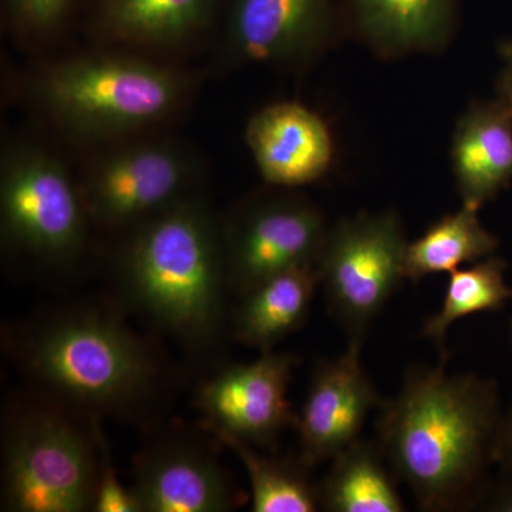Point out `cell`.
Returning a JSON list of instances; mask_svg holds the SVG:
<instances>
[{
	"mask_svg": "<svg viewBox=\"0 0 512 512\" xmlns=\"http://www.w3.org/2000/svg\"><path fill=\"white\" fill-rule=\"evenodd\" d=\"M497 99L503 101L512 116V67L505 66L497 83Z\"/></svg>",
	"mask_w": 512,
	"mask_h": 512,
	"instance_id": "cell-27",
	"label": "cell"
},
{
	"mask_svg": "<svg viewBox=\"0 0 512 512\" xmlns=\"http://www.w3.org/2000/svg\"><path fill=\"white\" fill-rule=\"evenodd\" d=\"M498 238L481 224L478 210L461 204L423 235L410 241L404 254V276L417 282L426 276L451 274L463 265L494 255Z\"/></svg>",
	"mask_w": 512,
	"mask_h": 512,
	"instance_id": "cell-20",
	"label": "cell"
},
{
	"mask_svg": "<svg viewBox=\"0 0 512 512\" xmlns=\"http://www.w3.org/2000/svg\"><path fill=\"white\" fill-rule=\"evenodd\" d=\"M451 171L461 202L480 211L512 184V116L503 101L471 104L451 137Z\"/></svg>",
	"mask_w": 512,
	"mask_h": 512,
	"instance_id": "cell-17",
	"label": "cell"
},
{
	"mask_svg": "<svg viewBox=\"0 0 512 512\" xmlns=\"http://www.w3.org/2000/svg\"><path fill=\"white\" fill-rule=\"evenodd\" d=\"M245 144L265 183L295 190L322 180L335 160V141L325 119L298 101H278L256 111Z\"/></svg>",
	"mask_w": 512,
	"mask_h": 512,
	"instance_id": "cell-13",
	"label": "cell"
},
{
	"mask_svg": "<svg viewBox=\"0 0 512 512\" xmlns=\"http://www.w3.org/2000/svg\"><path fill=\"white\" fill-rule=\"evenodd\" d=\"M141 512H221L234 505L227 474L210 451L187 440H161L134 466Z\"/></svg>",
	"mask_w": 512,
	"mask_h": 512,
	"instance_id": "cell-14",
	"label": "cell"
},
{
	"mask_svg": "<svg viewBox=\"0 0 512 512\" xmlns=\"http://www.w3.org/2000/svg\"><path fill=\"white\" fill-rule=\"evenodd\" d=\"M74 0H3L10 29L22 42L40 45L63 28Z\"/></svg>",
	"mask_w": 512,
	"mask_h": 512,
	"instance_id": "cell-23",
	"label": "cell"
},
{
	"mask_svg": "<svg viewBox=\"0 0 512 512\" xmlns=\"http://www.w3.org/2000/svg\"><path fill=\"white\" fill-rule=\"evenodd\" d=\"M123 235L117 268L131 305L188 348L211 345L228 284L221 224L200 192Z\"/></svg>",
	"mask_w": 512,
	"mask_h": 512,
	"instance_id": "cell-3",
	"label": "cell"
},
{
	"mask_svg": "<svg viewBox=\"0 0 512 512\" xmlns=\"http://www.w3.org/2000/svg\"><path fill=\"white\" fill-rule=\"evenodd\" d=\"M501 419L494 382L417 366L382 403L379 447L423 510H457L483 494Z\"/></svg>",
	"mask_w": 512,
	"mask_h": 512,
	"instance_id": "cell-1",
	"label": "cell"
},
{
	"mask_svg": "<svg viewBox=\"0 0 512 512\" xmlns=\"http://www.w3.org/2000/svg\"><path fill=\"white\" fill-rule=\"evenodd\" d=\"M507 264L495 255L448 274L446 295L436 315L424 323L423 335L443 349L448 329L457 320L481 312L498 311L512 301L505 282Z\"/></svg>",
	"mask_w": 512,
	"mask_h": 512,
	"instance_id": "cell-22",
	"label": "cell"
},
{
	"mask_svg": "<svg viewBox=\"0 0 512 512\" xmlns=\"http://www.w3.org/2000/svg\"><path fill=\"white\" fill-rule=\"evenodd\" d=\"M407 244L402 221L393 211L362 212L329 228L318 261L319 284L349 342H363L406 279Z\"/></svg>",
	"mask_w": 512,
	"mask_h": 512,
	"instance_id": "cell-8",
	"label": "cell"
},
{
	"mask_svg": "<svg viewBox=\"0 0 512 512\" xmlns=\"http://www.w3.org/2000/svg\"><path fill=\"white\" fill-rule=\"evenodd\" d=\"M19 357L53 400L94 416L133 413L153 397L160 379L153 350L99 309L46 319L23 339Z\"/></svg>",
	"mask_w": 512,
	"mask_h": 512,
	"instance_id": "cell-4",
	"label": "cell"
},
{
	"mask_svg": "<svg viewBox=\"0 0 512 512\" xmlns=\"http://www.w3.org/2000/svg\"><path fill=\"white\" fill-rule=\"evenodd\" d=\"M494 458L495 461L503 464L505 470L512 473V406L501 419L497 443H495Z\"/></svg>",
	"mask_w": 512,
	"mask_h": 512,
	"instance_id": "cell-25",
	"label": "cell"
},
{
	"mask_svg": "<svg viewBox=\"0 0 512 512\" xmlns=\"http://www.w3.org/2000/svg\"><path fill=\"white\" fill-rule=\"evenodd\" d=\"M345 36L340 0H225L218 62L305 72Z\"/></svg>",
	"mask_w": 512,
	"mask_h": 512,
	"instance_id": "cell-10",
	"label": "cell"
},
{
	"mask_svg": "<svg viewBox=\"0 0 512 512\" xmlns=\"http://www.w3.org/2000/svg\"><path fill=\"white\" fill-rule=\"evenodd\" d=\"M197 86L174 60L103 46L43 64L26 94L63 136L92 148L160 131L187 109Z\"/></svg>",
	"mask_w": 512,
	"mask_h": 512,
	"instance_id": "cell-2",
	"label": "cell"
},
{
	"mask_svg": "<svg viewBox=\"0 0 512 512\" xmlns=\"http://www.w3.org/2000/svg\"><path fill=\"white\" fill-rule=\"evenodd\" d=\"M99 446V476H97L96 495H94L93 511L96 512H141L133 488L124 487L116 470L111 464L109 450L103 434L97 429V420L93 419Z\"/></svg>",
	"mask_w": 512,
	"mask_h": 512,
	"instance_id": "cell-24",
	"label": "cell"
},
{
	"mask_svg": "<svg viewBox=\"0 0 512 512\" xmlns=\"http://www.w3.org/2000/svg\"><path fill=\"white\" fill-rule=\"evenodd\" d=\"M329 228L323 212L291 190L255 195L221 225L229 288L242 296L272 276L318 265Z\"/></svg>",
	"mask_w": 512,
	"mask_h": 512,
	"instance_id": "cell-9",
	"label": "cell"
},
{
	"mask_svg": "<svg viewBox=\"0 0 512 512\" xmlns=\"http://www.w3.org/2000/svg\"><path fill=\"white\" fill-rule=\"evenodd\" d=\"M348 35L382 60L439 55L456 35L458 0H340Z\"/></svg>",
	"mask_w": 512,
	"mask_h": 512,
	"instance_id": "cell-16",
	"label": "cell"
},
{
	"mask_svg": "<svg viewBox=\"0 0 512 512\" xmlns=\"http://www.w3.org/2000/svg\"><path fill=\"white\" fill-rule=\"evenodd\" d=\"M295 357L265 350L259 359L232 365L202 384L198 409L208 429L269 447L296 423L288 402Z\"/></svg>",
	"mask_w": 512,
	"mask_h": 512,
	"instance_id": "cell-11",
	"label": "cell"
},
{
	"mask_svg": "<svg viewBox=\"0 0 512 512\" xmlns=\"http://www.w3.org/2000/svg\"><path fill=\"white\" fill-rule=\"evenodd\" d=\"M238 457L247 471L251 484L254 512H312L318 510V485L308 476V467L298 463L276 460L255 450L254 444L231 434L212 431Z\"/></svg>",
	"mask_w": 512,
	"mask_h": 512,
	"instance_id": "cell-21",
	"label": "cell"
},
{
	"mask_svg": "<svg viewBox=\"0 0 512 512\" xmlns=\"http://www.w3.org/2000/svg\"><path fill=\"white\" fill-rule=\"evenodd\" d=\"M376 444L356 440L332 458L318 485L319 504L332 512H402L404 504Z\"/></svg>",
	"mask_w": 512,
	"mask_h": 512,
	"instance_id": "cell-19",
	"label": "cell"
},
{
	"mask_svg": "<svg viewBox=\"0 0 512 512\" xmlns=\"http://www.w3.org/2000/svg\"><path fill=\"white\" fill-rule=\"evenodd\" d=\"M3 500L10 511H93L99 446L63 407H30L10 424L3 450Z\"/></svg>",
	"mask_w": 512,
	"mask_h": 512,
	"instance_id": "cell-6",
	"label": "cell"
},
{
	"mask_svg": "<svg viewBox=\"0 0 512 512\" xmlns=\"http://www.w3.org/2000/svg\"><path fill=\"white\" fill-rule=\"evenodd\" d=\"M500 55L503 57L505 66L512 67V37L501 43Z\"/></svg>",
	"mask_w": 512,
	"mask_h": 512,
	"instance_id": "cell-28",
	"label": "cell"
},
{
	"mask_svg": "<svg viewBox=\"0 0 512 512\" xmlns=\"http://www.w3.org/2000/svg\"><path fill=\"white\" fill-rule=\"evenodd\" d=\"M0 222L10 248L55 266L80 258L93 227L77 175L55 153L28 140L3 146Z\"/></svg>",
	"mask_w": 512,
	"mask_h": 512,
	"instance_id": "cell-5",
	"label": "cell"
},
{
	"mask_svg": "<svg viewBox=\"0 0 512 512\" xmlns=\"http://www.w3.org/2000/svg\"><path fill=\"white\" fill-rule=\"evenodd\" d=\"M222 0H97L94 36L103 46L173 60L210 30Z\"/></svg>",
	"mask_w": 512,
	"mask_h": 512,
	"instance_id": "cell-15",
	"label": "cell"
},
{
	"mask_svg": "<svg viewBox=\"0 0 512 512\" xmlns=\"http://www.w3.org/2000/svg\"><path fill=\"white\" fill-rule=\"evenodd\" d=\"M318 285V265L291 269L256 285L241 296L235 336L251 348L271 350L305 323Z\"/></svg>",
	"mask_w": 512,
	"mask_h": 512,
	"instance_id": "cell-18",
	"label": "cell"
},
{
	"mask_svg": "<svg viewBox=\"0 0 512 512\" xmlns=\"http://www.w3.org/2000/svg\"><path fill=\"white\" fill-rule=\"evenodd\" d=\"M86 151L77 180L93 227L126 234L197 192L200 163L161 131Z\"/></svg>",
	"mask_w": 512,
	"mask_h": 512,
	"instance_id": "cell-7",
	"label": "cell"
},
{
	"mask_svg": "<svg viewBox=\"0 0 512 512\" xmlns=\"http://www.w3.org/2000/svg\"><path fill=\"white\" fill-rule=\"evenodd\" d=\"M362 343L349 342L338 359L313 372L301 414L296 416L301 460L308 467L332 460L359 440L370 412L380 403L360 360Z\"/></svg>",
	"mask_w": 512,
	"mask_h": 512,
	"instance_id": "cell-12",
	"label": "cell"
},
{
	"mask_svg": "<svg viewBox=\"0 0 512 512\" xmlns=\"http://www.w3.org/2000/svg\"><path fill=\"white\" fill-rule=\"evenodd\" d=\"M510 480L505 481L491 495L488 510L498 512H512V473Z\"/></svg>",
	"mask_w": 512,
	"mask_h": 512,
	"instance_id": "cell-26",
	"label": "cell"
}]
</instances>
